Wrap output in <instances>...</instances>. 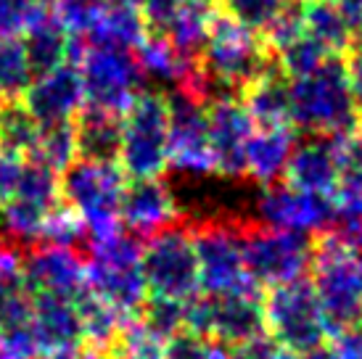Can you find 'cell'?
Returning <instances> with one entry per match:
<instances>
[{
  "mask_svg": "<svg viewBox=\"0 0 362 359\" xmlns=\"http://www.w3.org/2000/svg\"><path fill=\"white\" fill-rule=\"evenodd\" d=\"M293 130L325 138H346L360 130L362 114L349 90L346 69L339 56L325 59L315 71L288 80Z\"/></svg>",
  "mask_w": 362,
  "mask_h": 359,
  "instance_id": "6da1fadb",
  "label": "cell"
},
{
  "mask_svg": "<svg viewBox=\"0 0 362 359\" xmlns=\"http://www.w3.org/2000/svg\"><path fill=\"white\" fill-rule=\"evenodd\" d=\"M85 267H88V288L119 312L124 319H132L148 299L146 278L141 269L143 238L130 230L117 228L90 238L85 246Z\"/></svg>",
  "mask_w": 362,
  "mask_h": 359,
  "instance_id": "7a4b0ae2",
  "label": "cell"
},
{
  "mask_svg": "<svg viewBox=\"0 0 362 359\" xmlns=\"http://www.w3.org/2000/svg\"><path fill=\"white\" fill-rule=\"evenodd\" d=\"M199 66L211 82L214 95L220 98L233 90H243L270 69V50L262 32L246 27L222 11L211 19Z\"/></svg>",
  "mask_w": 362,
  "mask_h": 359,
  "instance_id": "3957f363",
  "label": "cell"
},
{
  "mask_svg": "<svg viewBox=\"0 0 362 359\" xmlns=\"http://www.w3.org/2000/svg\"><path fill=\"white\" fill-rule=\"evenodd\" d=\"M119 170L127 180L164 177L170 170V106L167 93L141 90L119 119Z\"/></svg>",
  "mask_w": 362,
  "mask_h": 359,
  "instance_id": "277c9868",
  "label": "cell"
},
{
  "mask_svg": "<svg viewBox=\"0 0 362 359\" xmlns=\"http://www.w3.org/2000/svg\"><path fill=\"white\" fill-rule=\"evenodd\" d=\"M71 59L77 61L80 69L85 109L103 111L122 119L132 100L141 95V90H146L143 71L132 50L74 40Z\"/></svg>",
  "mask_w": 362,
  "mask_h": 359,
  "instance_id": "5b68a950",
  "label": "cell"
},
{
  "mask_svg": "<svg viewBox=\"0 0 362 359\" xmlns=\"http://www.w3.org/2000/svg\"><path fill=\"white\" fill-rule=\"evenodd\" d=\"M262 310L264 333L293 357L320 349L331 336L310 275L267 288L262 293Z\"/></svg>",
  "mask_w": 362,
  "mask_h": 359,
  "instance_id": "8992f818",
  "label": "cell"
},
{
  "mask_svg": "<svg viewBox=\"0 0 362 359\" xmlns=\"http://www.w3.org/2000/svg\"><path fill=\"white\" fill-rule=\"evenodd\" d=\"M310 280L320 301L328 333L362 322V280L354 251L325 233L315 240Z\"/></svg>",
  "mask_w": 362,
  "mask_h": 359,
  "instance_id": "52a82bcc",
  "label": "cell"
},
{
  "mask_svg": "<svg viewBox=\"0 0 362 359\" xmlns=\"http://www.w3.org/2000/svg\"><path fill=\"white\" fill-rule=\"evenodd\" d=\"M124 172L119 164L71 161L59 175L61 201L69 206L88 230V240L101 238L119 225V199L124 190Z\"/></svg>",
  "mask_w": 362,
  "mask_h": 359,
  "instance_id": "ba28073f",
  "label": "cell"
},
{
  "mask_svg": "<svg viewBox=\"0 0 362 359\" xmlns=\"http://www.w3.org/2000/svg\"><path fill=\"white\" fill-rule=\"evenodd\" d=\"M141 269L151 296L188 301L199 286V259L188 222H177L143 240Z\"/></svg>",
  "mask_w": 362,
  "mask_h": 359,
  "instance_id": "9c48e42d",
  "label": "cell"
},
{
  "mask_svg": "<svg viewBox=\"0 0 362 359\" xmlns=\"http://www.w3.org/2000/svg\"><path fill=\"white\" fill-rule=\"evenodd\" d=\"M315 240L317 238L293 233V230L246 225L243 259H246V272L254 288L267 290L272 286L310 275Z\"/></svg>",
  "mask_w": 362,
  "mask_h": 359,
  "instance_id": "30bf717a",
  "label": "cell"
},
{
  "mask_svg": "<svg viewBox=\"0 0 362 359\" xmlns=\"http://www.w3.org/2000/svg\"><path fill=\"white\" fill-rule=\"evenodd\" d=\"M246 225L252 222L211 220L191 225L202 293L222 296V293H238V290H257L249 280L246 259H243Z\"/></svg>",
  "mask_w": 362,
  "mask_h": 359,
  "instance_id": "8fae6325",
  "label": "cell"
},
{
  "mask_svg": "<svg viewBox=\"0 0 362 359\" xmlns=\"http://www.w3.org/2000/svg\"><path fill=\"white\" fill-rule=\"evenodd\" d=\"M185 328L225 346H243L264 336V310L259 290L238 293H196L185 301Z\"/></svg>",
  "mask_w": 362,
  "mask_h": 359,
  "instance_id": "7c38bea8",
  "label": "cell"
},
{
  "mask_svg": "<svg viewBox=\"0 0 362 359\" xmlns=\"http://www.w3.org/2000/svg\"><path fill=\"white\" fill-rule=\"evenodd\" d=\"M339 222V206L333 196L307 193L288 182L259 188L252 199V225L293 230L312 238L331 233Z\"/></svg>",
  "mask_w": 362,
  "mask_h": 359,
  "instance_id": "4fadbf2b",
  "label": "cell"
},
{
  "mask_svg": "<svg viewBox=\"0 0 362 359\" xmlns=\"http://www.w3.org/2000/svg\"><path fill=\"white\" fill-rule=\"evenodd\" d=\"M170 106V170L180 180L211 177L214 159L209 148L206 103L191 93H167Z\"/></svg>",
  "mask_w": 362,
  "mask_h": 359,
  "instance_id": "5bb4252c",
  "label": "cell"
},
{
  "mask_svg": "<svg viewBox=\"0 0 362 359\" xmlns=\"http://www.w3.org/2000/svg\"><path fill=\"white\" fill-rule=\"evenodd\" d=\"M206 122H209V148L214 159L217 177L243 180V164H246V146L254 135V124L249 111L243 109L241 98L233 93L211 98L206 103Z\"/></svg>",
  "mask_w": 362,
  "mask_h": 359,
  "instance_id": "9a60e30c",
  "label": "cell"
},
{
  "mask_svg": "<svg viewBox=\"0 0 362 359\" xmlns=\"http://www.w3.org/2000/svg\"><path fill=\"white\" fill-rule=\"evenodd\" d=\"M21 278L30 293H51V296L74 301L88 288L85 254L66 246L37 243L24 251Z\"/></svg>",
  "mask_w": 362,
  "mask_h": 359,
  "instance_id": "2e32d148",
  "label": "cell"
},
{
  "mask_svg": "<svg viewBox=\"0 0 362 359\" xmlns=\"http://www.w3.org/2000/svg\"><path fill=\"white\" fill-rule=\"evenodd\" d=\"M182 222L175 185L161 177L127 180L119 199V225L138 238H148L159 230Z\"/></svg>",
  "mask_w": 362,
  "mask_h": 359,
  "instance_id": "e0dca14e",
  "label": "cell"
},
{
  "mask_svg": "<svg viewBox=\"0 0 362 359\" xmlns=\"http://www.w3.org/2000/svg\"><path fill=\"white\" fill-rule=\"evenodd\" d=\"M21 103L40 124L74 122L77 114L85 109V93L77 64L66 61L56 69L37 74L27 93L21 95Z\"/></svg>",
  "mask_w": 362,
  "mask_h": 359,
  "instance_id": "ac0fdd59",
  "label": "cell"
},
{
  "mask_svg": "<svg viewBox=\"0 0 362 359\" xmlns=\"http://www.w3.org/2000/svg\"><path fill=\"white\" fill-rule=\"evenodd\" d=\"M339 177H341V138L310 135L296 140L283 182L307 193L336 196Z\"/></svg>",
  "mask_w": 362,
  "mask_h": 359,
  "instance_id": "d6986e66",
  "label": "cell"
},
{
  "mask_svg": "<svg viewBox=\"0 0 362 359\" xmlns=\"http://www.w3.org/2000/svg\"><path fill=\"white\" fill-rule=\"evenodd\" d=\"M32 330L40 346V357H56L85 349V328L71 299L51 293H32Z\"/></svg>",
  "mask_w": 362,
  "mask_h": 359,
  "instance_id": "ffe728a7",
  "label": "cell"
},
{
  "mask_svg": "<svg viewBox=\"0 0 362 359\" xmlns=\"http://www.w3.org/2000/svg\"><path fill=\"white\" fill-rule=\"evenodd\" d=\"M296 140L299 138L293 127H254V135L246 146L243 180L259 188L283 182Z\"/></svg>",
  "mask_w": 362,
  "mask_h": 359,
  "instance_id": "44dd1931",
  "label": "cell"
},
{
  "mask_svg": "<svg viewBox=\"0 0 362 359\" xmlns=\"http://www.w3.org/2000/svg\"><path fill=\"white\" fill-rule=\"evenodd\" d=\"M146 35H148V24L143 19L141 8H135L124 0H101V8L88 32V40L82 42L135 50Z\"/></svg>",
  "mask_w": 362,
  "mask_h": 359,
  "instance_id": "7402d4cb",
  "label": "cell"
},
{
  "mask_svg": "<svg viewBox=\"0 0 362 359\" xmlns=\"http://www.w3.org/2000/svg\"><path fill=\"white\" fill-rule=\"evenodd\" d=\"M243 93V109L257 127H293L291 124V98H288V80L281 71L270 69L249 82Z\"/></svg>",
  "mask_w": 362,
  "mask_h": 359,
  "instance_id": "603a6c76",
  "label": "cell"
},
{
  "mask_svg": "<svg viewBox=\"0 0 362 359\" xmlns=\"http://www.w3.org/2000/svg\"><path fill=\"white\" fill-rule=\"evenodd\" d=\"M21 42L27 48L35 77L71 61V50H74V37L53 19L45 6H40L35 19L27 24V30L21 32Z\"/></svg>",
  "mask_w": 362,
  "mask_h": 359,
  "instance_id": "cb8c5ba5",
  "label": "cell"
},
{
  "mask_svg": "<svg viewBox=\"0 0 362 359\" xmlns=\"http://www.w3.org/2000/svg\"><path fill=\"white\" fill-rule=\"evenodd\" d=\"M302 27L312 40L322 45L331 56H341L352 48V42L362 35L352 30V24L344 19V13L331 0H296Z\"/></svg>",
  "mask_w": 362,
  "mask_h": 359,
  "instance_id": "d4e9b609",
  "label": "cell"
},
{
  "mask_svg": "<svg viewBox=\"0 0 362 359\" xmlns=\"http://www.w3.org/2000/svg\"><path fill=\"white\" fill-rule=\"evenodd\" d=\"M74 132H77V159L117 164L122 143L119 117L82 109L74 119Z\"/></svg>",
  "mask_w": 362,
  "mask_h": 359,
  "instance_id": "484cf974",
  "label": "cell"
},
{
  "mask_svg": "<svg viewBox=\"0 0 362 359\" xmlns=\"http://www.w3.org/2000/svg\"><path fill=\"white\" fill-rule=\"evenodd\" d=\"M211 19H214V8L185 0L159 35H164L175 45V50L180 53L182 59L199 61L204 42H206V35H209Z\"/></svg>",
  "mask_w": 362,
  "mask_h": 359,
  "instance_id": "4316f807",
  "label": "cell"
},
{
  "mask_svg": "<svg viewBox=\"0 0 362 359\" xmlns=\"http://www.w3.org/2000/svg\"><path fill=\"white\" fill-rule=\"evenodd\" d=\"M333 199L339 222H362V127L341 138V177Z\"/></svg>",
  "mask_w": 362,
  "mask_h": 359,
  "instance_id": "83f0119b",
  "label": "cell"
},
{
  "mask_svg": "<svg viewBox=\"0 0 362 359\" xmlns=\"http://www.w3.org/2000/svg\"><path fill=\"white\" fill-rule=\"evenodd\" d=\"M74 307L80 312L88 349L109 351L111 343L117 341V336H119V330L124 328L127 319L122 317L114 307H109L103 299H98L90 288H85L80 296L74 299Z\"/></svg>",
  "mask_w": 362,
  "mask_h": 359,
  "instance_id": "f1b7e54d",
  "label": "cell"
},
{
  "mask_svg": "<svg viewBox=\"0 0 362 359\" xmlns=\"http://www.w3.org/2000/svg\"><path fill=\"white\" fill-rule=\"evenodd\" d=\"M40 138V122L32 117L27 106L16 100H3L0 106V148L30 156Z\"/></svg>",
  "mask_w": 362,
  "mask_h": 359,
  "instance_id": "f546056e",
  "label": "cell"
},
{
  "mask_svg": "<svg viewBox=\"0 0 362 359\" xmlns=\"http://www.w3.org/2000/svg\"><path fill=\"white\" fill-rule=\"evenodd\" d=\"M32 80H35V69L21 37H0V98H21Z\"/></svg>",
  "mask_w": 362,
  "mask_h": 359,
  "instance_id": "4dcf8cb0",
  "label": "cell"
},
{
  "mask_svg": "<svg viewBox=\"0 0 362 359\" xmlns=\"http://www.w3.org/2000/svg\"><path fill=\"white\" fill-rule=\"evenodd\" d=\"M30 159L42 161L53 172H64L71 161H77V132L74 122H59V124H40L37 146L30 153Z\"/></svg>",
  "mask_w": 362,
  "mask_h": 359,
  "instance_id": "1f68e13d",
  "label": "cell"
},
{
  "mask_svg": "<svg viewBox=\"0 0 362 359\" xmlns=\"http://www.w3.org/2000/svg\"><path fill=\"white\" fill-rule=\"evenodd\" d=\"M143 330H148L161 343L185 328V301L170 299V296H151L143 301L141 312L135 314Z\"/></svg>",
  "mask_w": 362,
  "mask_h": 359,
  "instance_id": "d6a6232c",
  "label": "cell"
},
{
  "mask_svg": "<svg viewBox=\"0 0 362 359\" xmlns=\"http://www.w3.org/2000/svg\"><path fill=\"white\" fill-rule=\"evenodd\" d=\"M42 6L74 40H85L101 8V0H42Z\"/></svg>",
  "mask_w": 362,
  "mask_h": 359,
  "instance_id": "836d02e7",
  "label": "cell"
},
{
  "mask_svg": "<svg viewBox=\"0 0 362 359\" xmlns=\"http://www.w3.org/2000/svg\"><path fill=\"white\" fill-rule=\"evenodd\" d=\"M40 243H48V246H66V249H77L85 243L88 246V230L80 222V217L61 201L59 206L48 214L45 220V228H42Z\"/></svg>",
  "mask_w": 362,
  "mask_h": 359,
  "instance_id": "e575fe53",
  "label": "cell"
},
{
  "mask_svg": "<svg viewBox=\"0 0 362 359\" xmlns=\"http://www.w3.org/2000/svg\"><path fill=\"white\" fill-rule=\"evenodd\" d=\"M106 354L111 359H161V341L143 330L141 322L132 317L124 322V328L119 330Z\"/></svg>",
  "mask_w": 362,
  "mask_h": 359,
  "instance_id": "d590c367",
  "label": "cell"
},
{
  "mask_svg": "<svg viewBox=\"0 0 362 359\" xmlns=\"http://www.w3.org/2000/svg\"><path fill=\"white\" fill-rule=\"evenodd\" d=\"M222 6H225L228 16L238 19L257 32H264L291 6V0H222Z\"/></svg>",
  "mask_w": 362,
  "mask_h": 359,
  "instance_id": "8d00e7d4",
  "label": "cell"
},
{
  "mask_svg": "<svg viewBox=\"0 0 362 359\" xmlns=\"http://www.w3.org/2000/svg\"><path fill=\"white\" fill-rule=\"evenodd\" d=\"M42 0H0V37H21Z\"/></svg>",
  "mask_w": 362,
  "mask_h": 359,
  "instance_id": "74e56055",
  "label": "cell"
},
{
  "mask_svg": "<svg viewBox=\"0 0 362 359\" xmlns=\"http://www.w3.org/2000/svg\"><path fill=\"white\" fill-rule=\"evenodd\" d=\"M211 341L196 330L182 328L161 343V359H206Z\"/></svg>",
  "mask_w": 362,
  "mask_h": 359,
  "instance_id": "f35d334b",
  "label": "cell"
},
{
  "mask_svg": "<svg viewBox=\"0 0 362 359\" xmlns=\"http://www.w3.org/2000/svg\"><path fill=\"white\" fill-rule=\"evenodd\" d=\"M24 167H27V156L0 148V204L16 199L21 177H24Z\"/></svg>",
  "mask_w": 362,
  "mask_h": 359,
  "instance_id": "ab89813d",
  "label": "cell"
},
{
  "mask_svg": "<svg viewBox=\"0 0 362 359\" xmlns=\"http://www.w3.org/2000/svg\"><path fill=\"white\" fill-rule=\"evenodd\" d=\"M325 354L328 359H362V322L331 333L325 341Z\"/></svg>",
  "mask_w": 362,
  "mask_h": 359,
  "instance_id": "60d3db41",
  "label": "cell"
},
{
  "mask_svg": "<svg viewBox=\"0 0 362 359\" xmlns=\"http://www.w3.org/2000/svg\"><path fill=\"white\" fill-rule=\"evenodd\" d=\"M344 69H346V80H349V90L354 95V103L362 114V37L352 42V48L346 50L344 59Z\"/></svg>",
  "mask_w": 362,
  "mask_h": 359,
  "instance_id": "b9f144b4",
  "label": "cell"
},
{
  "mask_svg": "<svg viewBox=\"0 0 362 359\" xmlns=\"http://www.w3.org/2000/svg\"><path fill=\"white\" fill-rule=\"evenodd\" d=\"M235 349L241 351L243 359H296L293 354H288L286 349H281L275 341L264 333L259 339L249 341V343H243V346H235Z\"/></svg>",
  "mask_w": 362,
  "mask_h": 359,
  "instance_id": "7bdbcfd3",
  "label": "cell"
},
{
  "mask_svg": "<svg viewBox=\"0 0 362 359\" xmlns=\"http://www.w3.org/2000/svg\"><path fill=\"white\" fill-rule=\"evenodd\" d=\"M336 8L344 13V19L352 24V30L362 35V0H331Z\"/></svg>",
  "mask_w": 362,
  "mask_h": 359,
  "instance_id": "ee69618b",
  "label": "cell"
},
{
  "mask_svg": "<svg viewBox=\"0 0 362 359\" xmlns=\"http://www.w3.org/2000/svg\"><path fill=\"white\" fill-rule=\"evenodd\" d=\"M206 359H243V357H241V351L235 349V346H225V343H217V341H211Z\"/></svg>",
  "mask_w": 362,
  "mask_h": 359,
  "instance_id": "f6af8a7d",
  "label": "cell"
},
{
  "mask_svg": "<svg viewBox=\"0 0 362 359\" xmlns=\"http://www.w3.org/2000/svg\"><path fill=\"white\" fill-rule=\"evenodd\" d=\"M45 359H111L106 351H95V349H77V351H66V354H56V357H45Z\"/></svg>",
  "mask_w": 362,
  "mask_h": 359,
  "instance_id": "bcb514c9",
  "label": "cell"
},
{
  "mask_svg": "<svg viewBox=\"0 0 362 359\" xmlns=\"http://www.w3.org/2000/svg\"><path fill=\"white\" fill-rule=\"evenodd\" d=\"M296 359H328V354H325V346H320V349H312V351H304V354H296Z\"/></svg>",
  "mask_w": 362,
  "mask_h": 359,
  "instance_id": "7dc6e473",
  "label": "cell"
},
{
  "mask_svg": "<svg viewBox=\"0 0 362 359\" xmlns=\"http://www.w3.org/2000/svg\"><path fill=\"white\" fill-rule=\"evenodd\" d=\"M354 259H357V269H360V280H362V249L354 251Z\"/></svg>",
  "mask_w": 362,
  "mask_h": 359,
  "instance_id": "c3c4849f",
  "label": "cell"
},
{
  "mask_svg": "<svg viewBox=\"0 0 362 359\" xmlns=\"http://www.w3.org/2000/svg\"><path fill=\"white\" fill-rule=\"evenodd\" d=\"M193 3H202V6H209V8H214L217 3H222V0H193Z\"/></svg>",
  "mask_w": 362,
  "mask_h": 359,
  "instance_id": "681fc988",
  "label": "cell"
},
{
  "mask_svg": "<svg viewBox=\"0 0 362 359\" xmlns=\"http://www.w3.org/2000/svg\"><path fill=\"white\" fill-rule=\"evenodd\" d=\"M124 3H130V6H135V8H143L146 0H124Z\"/></svg>",
  "mask_w": 362,
  "mask_h": 359,
  "instance_id": "f907efd6",
  "label": "cell"
},
{
  "mask_svg": "<svg viewBox=\"0 0 362 359\" xmlns=\"http://www.w3.org/2000/svg\"><path fill=\"white\" fill-rule=\"evenodd\" d=\"M0 106H3V98H0Z\"/></svg>",
  "mask_w": 362,
  "mask_h": 359,
  "instance_id": "816d5d0a",
  "label": "cell"
}]
</instances>
